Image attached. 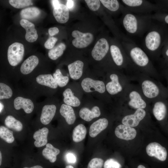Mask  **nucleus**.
<instances>
[{
    "label": "nucleus",
    "instance_id": "obj_4",
    "mask_svg": "<svg viewBox=\"0 0 168 168\" xmlns=\"http://www.w3.org/2000/svg\"><path fill=\"white\" fill-rule=\"evenodd\" d=\"M124 12L123 24L128 34L141 36L147 32L152 23L151 14H137L127 8Z\"/></svg>",
    "mask_w": 168,
    "mask_h": 168
},
{
    "label": "nucleus",
    "instance_id": "obj_36",
    "mask_svg": "<svg viewBox=\"0 0 168 168\" xmlns=\"http://www.w3.org/2000/svg\"><path fill=\"white\" fill-rule=\"evenodd\" d=\"M104 6L111 12L118 11L120 8V4L117 0H100Z\"/></svg>",
    "mask_w": 168,
    "mask_h": 168
},
{
    "label": "nucleus",
    "instance_id": "obj_38",
    "mask_svg": "<svg viewBox=\"0 0 168 168\" xmlns=\"http://www.w3.org/2000/svg\"><path fill=\"white\" fill-rule=\"evenodd\" d=\"M103 165V160L101 158H95L89 162L87 168H102Z\"/></svg>",
    "mask_w": 168,
    "mask_h": 168
},
{
    "label": "nucleus",
    "instance_id": "obj_8",
    "mask_svg": "<svg viewBox=\"0 0 168 168\" xmlns=\"http://www.w3.org/2000/svg\"><path fill=\"white\" fill-rule=\"evenodd\" d=\"M75 38L72 41L73 45L76 48H82L90 45L94 39L93 35L90 33H83L77 30H74L72 33Z\"/></svg>",
    "mask_w": 168,
    "mask_h": 168
},
{
    "label": "nucleus",
    "instance_id": "obj_32",
    "mask_svg": "<svg viewBox=\"0 0 168 168\" xmlns=\"http://www.w3.org/2000/svg\"><path fill=\"white\" fill-rule=\"evenodd\" d=\"M66 48L64 44H59L49 50L48 53L49 57L53 60L57 59L62 56Z\"/></svg>",
    "mask_w": 168,
    "mask_h": 168
},
{
    "label": "nucleus",
    "instance_id": "obj_30",
    "mask_svg": "<svg viewBox=\"0 0 168 168\" xmlns=\"http://www.w3.org/2000/svg\"><path fill=\"white\" fill-rule=\"evenodd\" d=\"M40 13L39 9L35 7H30L22 9L20 15L23 19L30 20L38 17Z\"/></svg>",
    "mask_w": 168,
    "mask_h": 168
},
{
    "label": "nucleus",
    "instance_id": "obj_15",
    "mask_svg": "<svg viewBox=\"0 0 168 168\" xmlns=\"http://www.w3.org/2000/svg\"><path fill=\"white\" fill-rule=\"evenodd\" d=\"M21 26L26 30L25 39L29 42H33L37 39L38 35L34 24L28 20L21 19L20 21Z\"/></svg>",
    "mask_w": 168,
    "mask_h": 168
},
{
    "label": "nucleus",
    "instance_id": "obj_16",
    "mask_svg": "<svg viewBox=\"0 0 168 168\" xmlns=\"http://www.w3.org/2000/svg\"><path fill=\"white\" fill-rule=\"evenodd\" d=\"M14 107L16 110L22 109L27 114L31 113L34 109V105L30 99L21 96L16 98L13 102Z\"/></svg>",
    "mask_w": 168,
    "mask_h": 168
},
{
    "label": "nucleus",
    "instance_id": "obj_35",
    "mask_svg": "<svg viewBox=\"0 0 168 168\" xmlns=\"http://www.w3.org/2000/svg\"><path fill=\"white\" fill-rule=\"evenodd\" d=\"M13 94L12 89L7 84L0 82V99H8L10 98Z\"/></svg>",
    "mask_w": 168,
    "mask_h": 168
},
{
    "label": "nucleus",
    "instance_id": "obj_17",
    "mask_svg": "<svg viewBox=\"0 0 168 168\" xmlns=\"http://www.w3.org/2000/svg\"><path fill=\"white\" fill-rule=\"evenodd\" d=\"M110 82L106 85L107 92L110 95H114L122 91L123 88L120 83L118 76L115 73H112L110 76Z\"/></svg>",
    "mask_w": 168,
    "mask_h": 168
},
{
    "label": "nucleus",
    "instance_id": "obj_39",
    "mask_svg": "<svg viewBox=\"0 0 168 168\" xmlns=\"http://www.w3.org/2000/svg\"><path fill=\"white\" fill-rule=\"evenodd\" d=\"M121 167L119 162L112 158L107 160L104 165V168H121Z\"/></svg>",
    "mask_w": 168,
    "mask_h": 168
},
{
    "label": "nucleus",
    "instance_id": "obj_10",
    "mask_svg": "<svg viewBox=\"0 0 168 168\" xmlns=\"http://www.w3.org/2000/svg\"><path fill=\"white\" fill-rule=\"evenodd\" d=\"M153 102L152 112L155 117L159 121H164L168 114V100L161 99Z\"/></svg>",
    "mask_w": 168,
    "mask_h": 168
},
{
    "label": "nucleus",
    "instance_id": "obj_44",
    "mask_svg": "<svg viewBox=\"0 0 168 168\" xmlns=\"http://www.w3.org/2000/svg\"><path fill=\"white\" fill-rule=\"evenodd\" d=\"M59 31L58 29L55 27L50 28L48 30L49 34L51 36H53L57 34Z\"/></svg>",
    "mask_w": 168,
    "mask_h": 168
},
{
    "label": "nucleus",
    "instance_id": "obj_3",
    "mask_svg": "<svg viewBox=\"0 0 168 168\" xmlns=\"http://www.w3.org/2000/svg\"><path fill=\"white\" fill-rule=\"evenodd\" d=\"M163 31L160 26L152 22L144 38L143 49L152 60L159 59L161 47L166 42Z\"/></svg>",
    "mask_w": 168,
    "mask_h": 168
},
{
    "label": "nucleus",
    "instance_id": "obj_46",
    "mask_svg": "<svg viewBox=\"0 0 168 168\" xmlns=\"http://www.w3.org/2000/svg\"><path fill=\"white\" fill-rule=\"evenodd\" d=\"M162 74L165 78L167 83V88L168 89V67H167L162 71Z\"/></svg>",
    "mask_w": 168,
    "mask_h": 168
},
{
    "label": "nucleus",
    "instance_id": "obj_34",
    "mask_svg": "<svg viewBox=\"0 0 168 168\" xmlns=\"http://www.w3.org/2000/svg\"><path fill=\"white\" fill-rule=\"evenodd\" d=\"M12 131L9 130L4 126L0 127V138L8 143H12L14 140Z\"/></svg>",
    "mask_w": 168,
    "mask_h": 168
},
{
    "label": "nucleus",
    "instance_id": "obj_20",
    "mask_svg": "<svg viewBox=\"0 0 168 168\" xmlns=\"http://www.w3.org/2000/svg\"><path fill=\"white\" fill-rule=\"evenodd\" d=\"M39 63L38 58L32 55L26 59L22 63L20 71L23 74L27 75L31 73L37 66Z\"/></svg>",
    "mask_w": 168,
    "mask_h": 168
},
{
    "label": "nucleus",
    "instance_id": "obj_26",
    "mask_svg": "<svg viewBox=\"0 0 168 168\" xmlns=\"http://www.w3.org/2000/svg\"><path fill=\"white\" fill-rule=\"evenodd\" d=\"M36 80L39 84L52 89H56L58 86L53 76L51 74L39 75L36 77Z\"/></svg>",
    "mask_w": 168,
    "mask_h": 168
},
{
    "label": "nucleus",
    "instance_id": "obj_52",
    "mask_svg": "<svg viewBox=\"0 0 168 168\" xmlns=\"http://www.w3.org/2000/svg\"><path fill=\"white\" fill-rule=\"evenodd\" d=\"M2 161V155L1 152H0V165H1Z\"/></svg>",
    "mask_w": 168,
    "mask_h": 168
},
{
    "label": "nucleus",
    "instance_id": "obj_21",
    "mask_svg": "<svg viewBox=\"0 0 168 168\" xmlns=\"http://www.w3.org/2000/svg\"><path fill=\"white\" fill-rule=\"evenodd\" d=\"M108 124V120L104 118L100 119L95 121L90 127L89 131L90 136L92 138L96 137L107 127Z\"/></svg>",
    "mask_w": 168,
    "mask_h": 168
},
{
    "label": "nucleus",
    "instance_id": "obj_14",
    "mask_svg": "<svg viewBox=\"0 0 168 168\" xmlns=\"http://www.w3.org/2000/svg\"><path fill=\"white\" fill-rule=\"evenodd\" d=\"M115 134L119 138L129 140H132L135 137L137 132L134 128L123 124L119 125L116 127Z\"/></svg>",
    "mask_w": 168,
    "mask_h": 168
},
{
    "label": "nucleus",
    "instance_id": "obj_42",
    "mask_svg": "<svg viewBox=\"0 0 168 168\" xmlns=\"http://www.w3.org/2000/svg\"><path fill=\"white\" fill-rule=\"evenodd\" d=\"M66 158L69 163H74L76 161V157L74 154L72 153H68L66 155Z\"/></svg>",
    "mask_w": 168,
    "mask_h": 168
},
{
    "label": "nucleus",
    "instance_id": "obj_50",
    "mask_svg": "<svg viewBox=\"0 0 168 168\" xmlns=\"http://www.w3.org/2000/svg\"><path fill=\"white\" fill-rule=\"evenodd\" d=\"M138 168H146V167L143 165H139L138 167Z\"/></svg>",
    "mask_w": 168,
    "mask_h": 168
},
{
    "label": "nucleus",
    "instance_id": "obj_24",
    "mask_svg": "<svg viewBox=\"0 0 168 168\" xmlns=\"http://www.w3.org/2000/svg\"><path fill=\"white\" fill-rule=\"evenodd\" d=\"M100 113L99 108L97 106H95L91 110L86 107L81 108L79 114L82 119L87 121H90L93 118L99 117Z\"/></svg>",
    "mask_w": 168,
    "mask_h": 168
},
{
    "label": "nucleus",
    "instance_id": "obj_22",
    "mask_svg": "<svg viewBox=\"0 0 168 168\" xmlns=\"http://www.w3.org/2000/svg\"><path fill=\"white\" fill-rule=\"evenodd\" d=\"M83 63L80 60H77L69 64L68 68L70 77L74 80L81 77L83 72Z\"/></svg>",
    "mask_w": 168,
    "mask_h": 168
},
{
    "label": "nucleus",
    "instance_id": "obj_49",
    "mask_svg": "<svg viewBox=\"0 0 168 168\" xmlns=\"http://www.w3.org/2000/svg\"><path fill=\"white\" fill-rule=\"evenodd\" d=\"M3 108V106L2 104L0 103V113Z\"/></svg>",
    "mask_w": 168,
    "mask_h": 168
},
{
    "label": "nucleus",
    "instance_id": "obj_47",
    "mask_svg": "<svg viewBox=\"0 0 168 168\" xmlns=\"http://www.w3.org/2000/svg\"><path fill=\"white\" fill-rule=\"evenodd\" d=\"M52 1L54 8L58 7L60 4L58 0H52Z\"/></svg>",
    "mask_w": 168,
    "mask_h": 168
},
{
    "label": "nucleus",
    "instance_id": "obj_45",
    "mask_svg": "<svg viewBox=\"0 0 168 168\" xmlns=\"http://www.w3.org/2000/svg\"><path fill=\"white\" fill-rule=\"evenodd\" d=\"M74 6V2L73 0H68L67 1L66 6L70 10L73 8Z\"/></svg>",
    "mask_w": 168,
    "mask_h": 168
},
{
    "label": "nucleus",
    "instance_id": "obj_53",
    "mask_svg": "<svg viewBox=\"0 0 168 168\" xmlns=\"http://www.w3.org/2000/svg\"><path fill=\"white\" fill-rule=\"evenodd\" d=\"M167 67H168V66H167Z\"/></svg>",
    "mask_w": 168,
    "mask_h": 168
},
{
    "label": "nucleus",
    "instance_id": "obj_31",
    "mask_svg": "<svg viewBox=\"0 0 168 168\" xmlns=\"http://www.w3.org/2000/svg\"><path fill=\"white\" fill-rule=\"evenodd\" d=\"M4 123L7 127L16 131H21L23 128L21 123L11 115H8L6 117Z\"/></svg>",
    "mask_w": 168,
    "mask_h": 168
},
{
    "label": "nucleus",
    "instance_id": "obj_29",
    "mask_svg": "<svg viewBox=\"0 0 168 168\" xmlns=\"http://www.w3.org/2000/svg\"><path fill=\"white\" fill-rule=\"evenodd\" d=\"M86 133V129L85 126L82 124L78 125L73 131V140L76 142L82 141L85 138Z\"/></svg>",
    "mask_w": 168,
    "mask_h": 168
},
{
    "label": "nucleus",
    "instance_id": "obj_6",
    "mask_svg": "<svg viewBox=\"0 0 168 168\" xmlns=\"http://www.w3.org/2000/svg\"><path fill=\"white\" fill-rule=\"evenodd\" d=\"M122 2L128 11L137 14H151L152 12H157L160 9L156 4L147 0H122Z\"/></svg>",
    "mask_w": 168,
    "mask_h": 168
},
{
    "label": "nucleus",
    "instance_id": "obj_28",
    "mask_svg": "<svg viewBox=\"0 0 168 168\" xmlns=\"http://www.w3.org/2000/svg\"><path fill=\"white\" fill-rule=\"evenodd\" d=\"M73 94L70 88L65 90L63 93V101L67 105L75 107L78 106L81 104L80 101Z\"/></svg>",
    "mask_w": 168,
    "mask_h": 168
},
{
    "label": "nucleus",
    "instance_id": "obj_7",
    "mask_svg": "<svg viewBox=\"0 0 168 168\" xmlns=\"http://www.w3.org/2000/svg\"><path fill=\"white\" fill-rule=\"evenodd\" d=\"M24 53L23 45L20 43L15 42L10 45L7 50V59L10 64L15 66L20 63L23 59Z\"/></svg>",
    "mask_w": 168,
    "mask_h": 168
},
{
    "label": "nucleus",
    "instance_id": "obj_51",
    "mask_svg": "<svg viewBox=\"0 0 168 168\" xmlns=\"http://www.w3.org/2000/svg\"><path fill=\"white\" fill-rule=\"evenodd\" d=\"M65 168H74L71 165L67 166Z\"/></svg>",
    "mask_w": 168,
    "mask_h": 168
},
{
    "label": "nucleus",
    "instance_id": "obj_33",
    "mask_svg": "<svg viewBox=\"0 0 168 168\" xmlns=\"http://www.w3.org/2000/svg\"><path fill=\"white\" fill-rule=\"evenodd\" d=\"M53 76L58 86L60 87L66 86L69 80L68 77L67 76H63L59 69L56 70L53 74Z\"/></svg>",
    "mask_w": 168,
    "mask_h": 168
},
{
    "label": "nucleus",
    "instance_id": "obj_40",
    "mask_svg": "<svg viewBox=\"0 0 168 168\" xmlns=\"http://www.w3.org/2000/svg\"><path fill=\"white\" fill-rule=\"evenodd\" d=\"M89 9L92 11H96L100 8V1L98 0H85Z\"/></svg>",
    "mask_w": 168,
    "mask_h": 168
},
{
    "label": "nucleus",
    "instance_id": "obj_13",
    "mask_svg": "<svg viewBox=\"0 0 168 168\" xmlns=\"http://www.w3.org/2000/svg\"><path fill=\"white\" fill-rule=\"evenodd\" d=\"M146 114V112L144 109H138L133 114L125 116L122 120V123L126 126L132 127H136L145 118Z\"/></svg>",
    "mask_w": 168,
    "mask_h": 168
},
{
    "label": "nucleus",
    "instance_id": "obj_41",
    "mask_svg": "<svg viewBox=\"0 0 168 168\" xmlns=\"http://www.w3.org/2000/svg\"><path fill=\"white\" fill-rule=\"evenodd\" d=\"M58 39L54 37H50L48 38L44 44V46L47 49H51L53 48Z\"/></svg>",
    "mask_w": 168,
    "mask_h": 168
},
{
    "label": "nucleus",
    "instance_id": "obj_25",
    "mask_svg": "<svg viewBox=\"0 0 168 168\" xmlns=\"http://www.w3.org/2000/svg\"><path fill=\"white\" fill-rule=\"evenodd\" d=\"M59 112L68 124L71 125L74 123L76 116L74 110L71 106L63 104L61 106Z\"/></svg>",
    "mask_w": 168,
    "mask_h": 168
},
{
    "label": "nucleus",
    "instance_id": "obj_48",
    "mask_svg": "<svg viewBox=\"0 0 168 168\" xmlns=\"http://www.w3.org/2000/svg\"><path fill=\"white\" fill-rule=\"evenodd\" d=\"M23 168H43L41 166L37 165V166H32V167L29 168L27 167H25Z\"/></svg>",
    "mask_w": 168,
    "mask_h": 168
},
{
    "label": "nucleus",
    "instance_id": "obj_23",
    "mask_svg": "<svg viewBox=\"0 0 168 168\" xmlns=\"http://www.w3.org/2000/svg\"><path fill=\"white\" fill-rule=\"evenodd\" d=\"M48 133V129L44 127L39 129L34 133L33 137L35 140L34 144L36 147H42L47 144Z\"/></svg>",
    "mask_w": 168,
    "mask_h": 168
},
{
    "label": "nucleus",
    "instance_id": "obj_12",
    "mask_svg": "<svg viewBox=\"0 0 168 168\" xmlns=\"http://www.w3.org/2000/svg\"><path fill=\"white\" fill-rule=\"evenodd\" d=\"M81 85L83 90L86 92L96 91L102 93L105 91V86L103 82L88 77L84 79Z\"/></svg>",
    "mask_w": 168,
    "mask_h": 168
},
{
    "label": "nucleus",
    "instance_id": "obj_19",
    "mask_svg": "<svg viewBox=\"0 0 168 168\" xmlns=\"http://www.w3.org/2000/svg\"><path fill=\"white\" fill-rule=\"evenodd\" d=\"M56 110L54 105H46L43 107L40 117L41 123L44 125L49 124L54 118Z\"/></svg>",
    "mask_w": 168,
    "mask_h": 168
},
{
    "label": "nucleus",
    "instance_id": "obj_11",
    "mask_svg": "<svg viewBox=\"0 0 168 168\" xmlns=\"http://www.w3.org/2000/svg\"><path fill=\"white\" fill-rule=\"evenodd\" d=\"M109 45L106 39L102 38L96 43L91 52L92 57L97 61L102 59L108 53Z\"/></svg>",
    "mask_w": 168,
    "mask_h": 168
},
{
    "label": "nucleus",
    "instance_id": "obj_37",
    "mask_svg": "<svg viewBox=\"0 0 168 168\" xmlns=\"http://www.w3.org/2000/svg\"><path fill=\"white\" fill-rule=\"evenodd\" d=\"M9 2L11 5L16 8H22L33 4L31 1L30 0H10Z\"/></svg>",
    "mask_w": 168,
    "mask_h": 168
},
{
    "label": "nucleus",
    "instance_id": "obj_43",
    "mask_svg": "<svg viewBox=\"0 0 168 168\" xmlns=\"http://www.w3.org/2000/svg\"><path fill=\"white\" fill-rule=\"evenodd\" d=\"M162 51V54L165 59V62L168 66V44L166 45Z\"/></svg>",
    "mask_w": 168,
    "mask_h": 168
},
{
    "label": "nucleus",
    "instance_id": "obj_18",
    "mask_svg": "<svg viewBox=\"0 0 168 168\" xmlns=\"http://www.w3.org/2000/svg\"><path fill=\"white\" fill-rule=\"evenodd\" d=\"M53 15L58 22L65 23L69 18V9L64 4H60L58 7L54 8Z\"/></svg>",
    "mask_w": 168,
    "mask_h": 168
},
{
    "label": "nucleus",
    "instance_id": "obj_2",
    "mask_svg": "<svg viewBox=\"0 0 168 168\" xmlns=\"http://www.w3.org/2000/svg\"><path fill=\"white\" fill-rule=\"evenodd\" d=\"M131 80L138 82L142 94L148 102L161 99L168 100V89L159 81L138 72L135 73Z\"/></svg>",
    "mask_w": 168,
    "mask_h": 168
},
{
    "label": "nucleus",
    "instance_id": "obj_27",
    "mask_svg": "<svg viewBox=\"0 0 168 168\" xmlns=\"http://www.w3.org/2000/svg\"><path fill=\"white\" fill-rule=\"evenodd\" d=\"M59 149L54 147L51 144L47 143L46 147L42 152L43 156L51 163L54 162L56 160L57 156L60 153Z\"/></svg>",
    "mask_w": 168,
    "mask_h": 168
},
{
    "label": "nucleus",
    "instance_id": "obj_9",
    "mask_svg": "<svg viewBox=\"0 0 168 168\" xmlns=\"http://www.w3.org/2000/svg\"><path fill=\"white\" fill-rule=\"evenodd\" d=\"M146 151L149 156H154L162 161L166 160L168 154L166 148L156 142L148 144L146 147Z\"/></svg>",
    "mask_w": 168,
    "mask_h": 168
},
{
    "label": "nucleus",
    "instance_id": "obj_5",
    "mask_svg": "<svg viewBox=\"0 0 168 168\" xmlns=\"http://www.w3.org/2000/svg\"><path fill=\"white\" fill-rule=\"evenodd\" d=\"M125 102L128 107L137 110L144 109L148 103L142 93L138 86L130 83L125 91Z\"/></svg>",
    "mask_w": 168,
    "mask_h": 168
},
{
    "label": "nucleus",
    "instance_id": "obj_1",
    "mask_svg": "<svg viewBox=\"0 0 168 168\" xmlns=\"http://www.w3.org/2000/svg\"><path fill=\"white\" fill-rule=\"evenodd\" d=\"M125 52L137 72L159 81L160 76L148 55L129 38L123 43Z\"/></svg>",
    "mask_w": 168,
    "mask_h": 168
}]
</instances>
